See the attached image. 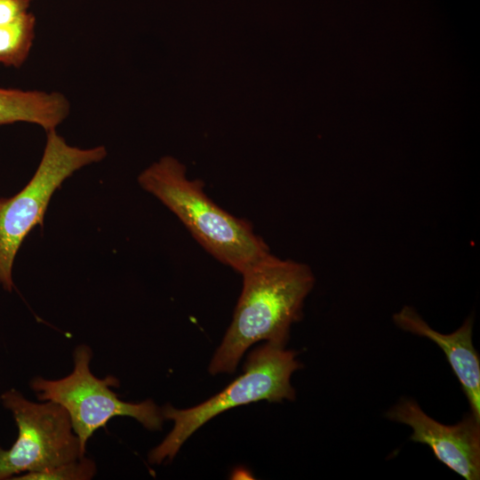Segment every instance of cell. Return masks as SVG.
Masks as SVG:
<instances>
[{"label": "cell", "mask_w": 480, "mask_h": 480, "mask_svg": "<svg viewBox=\"0 0 480 480\" xmlns=\"http://www.w3.org/2000/svg\"><path fill=\"white\" fill-rule=\"evenodd\" d=\"M104 146L69 145L56 130L46 132L40 163L27 185L10 197H0V286L11 292L15 257L27 236L43 226L50 201L63 182L83 167L100 162Z\"/></svg>", "instance_id": "cell-4"}, {"label": "cell", "mask_w": 480, "mask_h": 480, "mask_svg": "<svg viewBox=\"0 0 480 480\" xmlns=\"http://www.w3.org/2000/svg\"><path fill=\"white\" fill-rule=\"evenodd\" d=\"M33 0H0V26L10 23L29 11Z\"/></svg>", "instance_id": "cell-12"}, {"label": "cell", "mask_w": 480, "mask_h": 480, "mask_svg": "<svg viewBox=\"0 0 480 480\" xmlns=\"http://www.w3.org/2000/svg\"><path fill=\"white\" fill-rule=\"evenodd\" d=\"M140 186L156 197L183 223L214 258L238 273L269 252L252 225L221 209L197 180H189L184 165L164 156L138 177Z\"/></svg>", "instance_id": "cell-2"}, {"label": "cell", "mask_w": 480, "mask_h": 480, "mask_svg": "<svg viewBox=\"0 0 480 480\" xmlns=\"http://www.w3.org/2000/svg\"><path fill=\"white\" fill-rule=\"evenodd\" d=\"M36 26V16L29 11L0 26L1 65L20 68L26 62L34 44Z\"/></svg>", "instance_id": "cell-10"}, {"label": "cell", "mask_w": 480, "mask_h": 480, "mask_svg": "<svg viewBox=\"0 0 480 480\" xmlns=\"http://www.w3.org/2000/svg\"><path fill=\"white\" fill-rule=\"evenodd\" d=\"M386 417L411 427L412 441L428 445L439 461L466 480L480 478V420L471 413L456 425H444L427 415L413 399L403 398Z\"/></svg>", "instance_id": "cell-7"}, {"label": "cell", "mask_w": 480, "mask_h": 480, "mask_svg": "<svg viewBox=\"0 0 480 480\" xmlns=\"http://www.w3.org/2000/svg\"><path fill=\"white\" fill-rule=\"evenodd\" d=\"M18 428L10 449L0 447V480L54 468L84 456L67 411L52 401L35 403L12 388L0 396Z\"/></svg>", "instance_id": "cell-6"}, {"label": "cell", "mask_w": 480, "mask_h": 480, "mask_svg": "<svg viewBox=\"0 0 480 480\" xmlns=\"http://www.w3.org/2000/svg\"><path fill=\"white\" fill-rule=\"evenodd\" d=\"M243 289L232 322L209 365V372H235L252 344L284 346L292 324L300 320L304 300L315 277L300 262L282 260L268 252L243 272Z\"/></svg>", "instance_id": "cell-1"}, {"label": "cell", "mask_w": 480, "mask_h": 480, "mask_svg": "<svg viewBox=\"0 0 480 480\" xmlns=\"http://www.w3.org/2000/svg\"><path fill=\"white\" fill-rule=\"evenodd\" d=\"M92 357L90 347L81 344L74 350L71 373L59 380L37 376L30 381L40 401L57 403L67 411L82 451L85 452L93 433L116 416L133 418L149 430L161 429L164 420L161 408L151 399L140 403L122 401L111 389L118 386V380L112 375L104 379L93 375L90 368Z\"/></svg>", "instance_id": "cell-5"}, {"label": "cell", "mask_w": 480, "mask_h": 480, "mask_svg": "<svg viewBox=\"0 0 480 480\" xmlns=\"http://www.w3.org/2000/svg\"><path fill=\"white\" fill-rule=\"evenodd\" d=\"M393 321L406 332L431 340L443 350L468 399L470 413L480 420V358L472 342V316L450 334L433 330L409 306L396 313Z\"/></svg>", "instance_id": "cell-8"}, {"label": "cell", "mask_w": 480, "mask_h": 480, "mask_svg": "<svg viewBox=\"0 0 480 480\" xmlns=\"http://www.w3.org/2000/svg\"><path fill=\"white\" fill-rule=\"evenodd\" d=\"M96 473V463L83 456L49 470L17 476L12 480H91Z\"/></svg>", "instance_id": "cell-11"}, {"label": "cell", "mask_w": 480, "mask_h": 480, "mask_svg": "<svg viewBox=\"0 0 480 480\" xmlns=\"http://www.w3.org/2000/svg\"><path fill=\"white\" fill-rule=\"evenodd\" d=\"M300 368L294 351L267 342L251 352L244 373L221 392L188 409L164 405L161 408L163 417L173 421V428L149 452V462L160 464L165 460L171 461L194 432L224 411L260 400H294L295 390L291 384V377Z\"/></svg>", "instance_id": "cell-3"}, {"label": "cell", "mask_w": 480, "mask_h": 480, "mask_svg": "<svg viewBox=\"0 0 480 480\" xmlns=\"http://www.w3.org/2000/svg\"><path fill=\"white\" fill-rule=\"evenodd\" d=\"M69 112L68 98L59 92L0 87V126L29 123L47 132L56 130Z\"/></svg>", "instance_id": "cell-9"}]
</instances>
